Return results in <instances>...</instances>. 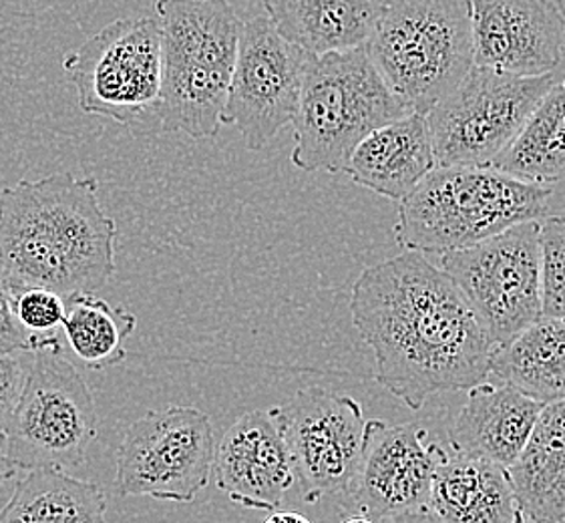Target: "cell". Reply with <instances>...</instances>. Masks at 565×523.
<instances>
[{
  "mask_svg": "<svg viewBox=\"0 0 565 523\" xmlns=\"http://www.w3.org/2000/svg\"><path fill=\"white\" fill-rule=\"evenodd\" d=\"M425 256L405 250L374 264L351 295L354 329L374 354V378L411 410L439 393L486 383L493 353L451 276Z\"/></svg>",
  "mask_w": 565,
  "mask_h": 523,
  "instance_id": "1",
  "label": "cell"
},
{
  "mask_svg": "<svg viewBox=\"0 0 565 523\" xmlns=\"http://www.w3.org/2000/svg\"><path fill=\"white\" fill-rule=\"evenodd\" d=\"M115 238L93 175L53 173L0 192V268L12 288L97 295L115 274Z\"/></svg>",
  "mask_w": 565,
  "mask_h": 523,
  "instance_id": "2",
  "label": "cell"
},
{
  "mask_svg": "<svg viewBox=\"0 0 565 523\" xmlns=\"http://www.w3.org/2000/svg\"><path fill=\"white\" fill-rule=\"evenodd\" d=\"M163 77L158 131L217 136L238 58L242 21L227 0H156Z\"/></svg>",
  "mask_w": 565,
  "mask_h": 523,
  "instance_id": "3",
  "label": "cell"
},
{
  "mask_svg": "<svg viewBox=\"0 0 565 523\" xmlns=\"http://www.w3.org/2000/svg\"><path fill=\"white\" fill-rule=\"evenodd\" d=\"M554 185L493 168L437 166L398 205L395 239L420 254L461 250L523 222L543 220Z\"/></svg>",
  "mask_w": 565,
  "mask_h": 523,
  "instance_id": "4",
  "label": "cell"
},
{
  "mask_svg": "<svg viewBox=\"0 0 565 523\" xmlns=\"http://www.w3.org/2000/svg\"><path fill=\"white\" fill-rule=\"evenodd\" d=\"M408 114L366 49L315 55L292 121V163L302 171L340 173L364 137Z\"/></svg>",
  "mask_w": 565,
  "mask_h": 523,
  "instance_id": "5",
  "label": "cell"
},
{
  "mask_svg": "<svg viewBox=\"0 0 565 523\" xmlns=\"http://www.w3.org/2000/svg\"><path fill=\"white\" fill-rule=\"evenodd\" d=\"M364 49L408 109L427 115L476 67L473 0H388Z\"/></svg>",
  "mask_w": 565,
  "mask_h": 523,
  "instance_id": "6",
  "label": "cell"
},
{
  "mask_svg": "<svg viewBox=\"0 0 565 523\" xmlns=\"http://www.w3.org/2000/svg\"><path fill=\"white\" fill-rule=\"evenodd\" d=\"M83 114L158 131L163 49L158 17L117 19L63 58Z\"/></svg>",
  "mask_w": 565,
  "mask_h": 523,
  "instance_id": "7",
  "label": "cell"
},
{
  "mask_svg": "<svg viewBox=\"0 0 565 523\" xmlns=\"http://www.w3.org/2000/svg\"><path fill=\"white\" fill-rule=\"evenodd\" d=\"M552 87V73L520 77L473 67L427 114L437 166L491 168Z\"/></svg>",
  "mask_w": 565,
  "mask_h": 523,
  "instance_id": "8",
  "label": "cell"
},
{
  "mask_svg": "<svg viewBox=\"0 0 565 523\" xmlns=\"http://www.w3.org/2000/svg\"><path fill=\"white\" fill-rule=\"evenodd\" d=\"M540 222L439 256L493 349L542 319Z\"/></svg>",
  "mask_w": 565,
  "mask_h": 523,
  "instance_id": "9",
  "label": "cell"
},
{
  "mask_svg": "<svg viewBox=\"0 0 565 523\" xmlns=\"http://www.w3.org/2000/svg\"><path fill=\"white\" fill-rule=\"evenodd\" d=\"M63 351H36L12 415L4 453L19 469H73L97 439L95 401Z\"/></svg>",
  "mask_w": 565,
  "mask_h": 523,
  "instance_id": "10",
  "label": "cell"
},
{
  "mask_svg": "<svg viewBox=\"0 0 565 523\" xmlns=\"http://www.w3.org/2000/svg\"><path fill=\"white\" fill-rule=\"evenodd\" d=\"M215 449L214 427L202 410H149L117 447L115 485L125 498L192 503L214 473Z\"/></svg>",
  "mask_w": 565,
  "mask_h": 523,
  "instance_id": "11",
  "label": "cell"
},
{
  "mask_svg": "<svg viewBox=\"0 0 565 523\" xmlns=\"http://www.w3.org/2000/svg\"><path fill=\"white\" fill-rule=\"evenodd\" d=\"M312 53L286 41L266 17L242 24L238 58L227 92L224 126H234L246 148L260 151L298 114Z\"/></svg>",
  "mask_w": 565,
  "mask_h": 523,
  "instance_id": "12",
  "label": "cell"
},
{
  "mask_svg": "<svg viewBox=\"0 0 565 523\" xmlns=\"http://www.w3.org/2000/svg\"><path fill=\"white\" fill-rule=\"evenodd\" d=\"M270 413L290 449L306 503L347 490L364 449L366 421L361 403L327 388L308 387Z\"/></svg>",
  "mask_w": 565,
  "mask_h": 523,
  "instance_id": "13",
  "label": "cell"
},
{
  "mask_svg": "<svg viewBox=\"0 0 565 523\" xmlns=\"http://www.w3.org/2000/svg\"><path fill=\"white\" fill-rule=\"evenodd\" d=\"M447 447L429 441L418 425L366 421L361 463L339 493L344 515L385 520L395 513L429 508L435 471Z\"/></svg>",
  "mask_w": 565,
  "mask_h": 523,
  "instance_id": "14",
  "label": "cell"
},
{
  "mask_svg": "<svg viewBox=\"0 0 565 523\" xmlns=\"http://www.w3.org/2000/svg\"><path fill=\"white\" fill-rule=\"evenodd\" d=\"M476 67L550 75L565 55V17L552 0H473Z\"/></svg>",
  "mask_w": 565,
  "mask_h": 523,
  "instance_id": "15",
  "label": "cell"
},
{
  "mask_svg": "<svg viewBox=\"0 0 565 523\" xmlns=\"http://www.w3.org/2000/svg\"><path fill=\"white\" fill-rule=\"evenodd\" d=\"M215 485L246 510L276 512L295 488L296 469L270 409L249 410L215 449Z\"/></svg>",
  "mask_w": 565,
  "mask_h": 523,
  "instance_id": "16",
  "label": "cell"
},
{
  "mask_svg": "<svg viewBox=\"0 0 565 523\" xmlns=\"http://www.w3.org/2000/svg\"><path fill=\"white\" fill-rule=\"evenodd\" d=\"M543 407L518 388L486 381L469 391L463 409L452 419L449 445L508 469L530 441Z\"/></svg>",
  "mask_w": 565,
  "mask_h": 523,
  "instance_id": "17",
  "label": "cell"
},
{
  "mask_svg": "<svg viewBox=\"0 0 565 523\" xmlns=\"http://www.w3.org/2000/svg\"><path fill=\"white\" fill-rule=\"evenodd\" d=\"M435 168L427 115L408 114L364 137L344 173L362 188L401 204Z\"/></svg>",
  "mask_w": 565,
  "mask_h": 523,
  "instance_id": "18",
  "label": "cell"
},
{
  "mask_svg": "<svg viewBox=\"0 0 565 523\" xmlns=\"http://www.w3.org/2000/svg\"><path fill=\"white\" fill-rule=\"evenodd\" d=\"M429 508L447 523H525L505 467L451 445L430 490Z\"/></svg>",
  "mask_w": 565,
  "mask_h": 523,
  "instance_id": "19",
  "label": "cell"
},
{
  "mask_svg": "<svg viewBox=\"0 0 565 523\" xmlns=\"http://www.w3.org/2000/svg\"><path fill=\"white\" fill-rule=\"evenodd\" d=\"M388 0H262L276 31L312 55L364 49Z\"/></svg>",
  "mask_w": 565,
  "mask_h": 523,
  "instance_id": "20",
  "label": "cell"
},
{
  "mask_svg": "<svg viewBox=\"0 0 565 523\" xmlns=\"http://www.w3.org/2000/svg\"><path fill=\"white\" fill-rule=\"evenodd\" d=\"M508 471L527 522L565 523V401L543 407Z\"/></svg>",
  "mask_w": 565,
  "mask_h": 523,
  "instance_id": "21",
  "label": "cell"
},
{
  "mask_svg": "<svg viewBox=\"0 0 565 523\" xmlns=\"http://www.w3.org/2000/svg\"><path fill=\"white\" fill-rule=\"evenodd\" d=\"M489 376L543 405L565 401V319H540L493 349Z\"/></svg>",
  "mask_w": 565,
  "mask_h": 523,
  "instance_id": "22",
  "label": "cell"
},
{
  "mask_svg": "<svg viewBox=\"0 0 565 523\" xmlns=\"http://www.w3.org/2000/svg\"><path fill=\"white\" fill-rule=\"evenodd\" d=\"M107 495L63 469H29L0 510V523H105Z\"/></svg>",
  "mask_w": 565,
  "mask_h": 523,
  "instance_id": "23",
  "label": "cell"
},
{
  "mask_svg": "<svg viewBox=\"0 0 565 523\" xmlns=\"http://www.w3.org/2000/svg\"><path fill=\"white\" fill-rule=\"evenodd\" d=\"M491 168L523 182H565V81L554 83L520 136Z\"/></svg>",
  "mask_w": 565,
  "mask_h": 523,
  "instance_id": "24",
  "label": "cell"
},
{
  "mask_svg": "<svg viewBox=\"0 0 565 523\" xmlns=\"http://www.w3.org/2000/svg\"><path fill=\"white\" fill-rule=\"evenodd\" d=\"M137 319L127 308L114 307L93 292L67 298L63 332L68 349L83 366L105 371L127 359L125 341L134 334Z\"/></svg>",
  "mask_w": 565,
  "mask_h": 523,
  "instance_id": "25",
  "label": "cell"
},
{
  "mask_svg": "<svg viewBox=\"0 0 565 523\" xmlns=\"http://www.w3.org/2000/svg\"><path fill=\"white\" fill-rule=\"evenodd\" d=\"M14 312L23 329L31 337L33 353L36 351H63L58 330L67 317V298L45 286L14 288Z\"/></svg>",
  "mask_w": 565,
  "mask_h": 523,
  "instance_id": "26",
  "label": "cell"
},
{
  "mask_svg": "<svg viewBox=\"0 0 565 523\" xmlns=\"http://www.w3.org/2000/svg\"><path fill=\"white\" fill-rule=\"evenodd\" d=\"M540 226L542 317L565 319V216H545Z\"/></svg>",
  "mask_w": 565,
  "mask_h": 523,
  "instance_id": "27",
  "label": "cell"
},
{
  "mask_svg": "<svg viewBox=\"0 0 565 523\" xmlns=\"http://www.w3.org/2000/svg\"><path fill=\"white\" fill-rule=\"evenodd\" d=\"M33 353L0 354V449L4 451L12 415L23 393Z\"/></svg>",
  "mask_w": 565,
  "mask_h": 523,
  "instance_id": "28",
  "label": "cell"
},
{
  "mask_svg": "<svg viewBox=\"0 0 565 523\" xmlns=\"http://www.w3.org/2000/svg\"><path fill=\"white\" fill-rule=\"evenodd\" d=\"M33 353L29 332L14 312V288L0 268V354Z\"/></svg>",
  "mask_w": 565,
  "mask_h": 523,
  "instance_id": "29",
  "label": "cell"
},
{
  "mask_svg": "<svg viewBox=\"0 0 565 523\" xmlns=\"http://www.w3.org/2000/svg\"><path fill=\"white\" fill-rule=\"evenodd\" d=\"M383 523H447L441 520L430 508H420V510H411V512L395 513L391 517L381 520Z\"/></svg>",
  "mask_w": 565,
  "mask_h": 523,
  "instance_id": "30",
  "label": "cell"
},
{
  "mask_svg": "<svg viewBox=\"0 0 565 523\" xmlns=\"http://www.w3.org/2000/svg\"><path fill=\"white\" fill-rule=\"evenodd\" d=\"M264 523H312L308 517H306L305 513L300 512H282V510H276V512H271V515L266 517V522Z\"/></svg>",
  "mask_w": 565,
  "mask_h": 523,
  "instance_id": "31",
  "label": "cell"
},
{
  "mask_svg": "<svg viewBox=\"0 0 565 523\" xmlns=\"http://www.w3.org/2000/svg\"><path fill=\"white\" fill-rule=\"evenodd\" d=\"M19 473V466L0 449V488Z\"/></svg>",
  "mask_w": 565,
  "mask_h": 523,
  "instance_id": "32",
  "label": "cell"
},
{
  "mask_svg": "<svg viewBox=\"0 0 565 523\" xmlns=\"http://www.w3.org/2000/svg\"><path fill=\"white\" fill-rule=\"evenodd\" d=\"M339 523H383L381 520H374L369 515H344Z\"/></svg>",
  "mask_w": 565,
  "mask_h": 523,
  "instance_id": "33",
  "label": "cell"
},
{
  "mask_svg": "<svg viewBox=\"0 0 565 523\" xmlns=\"http://www.w3.org/2000/svg\"><path fill=\"white\" fill-rule=\"evenodd\" d=\"M555 4H557V7H559V11L564 12V17H565V0H555Z\"/></svg>",
  "mask_w": 565,
  "mask_h": 523,
  "instance_id": "34",
  "label": "cell"
}]
</instances>
